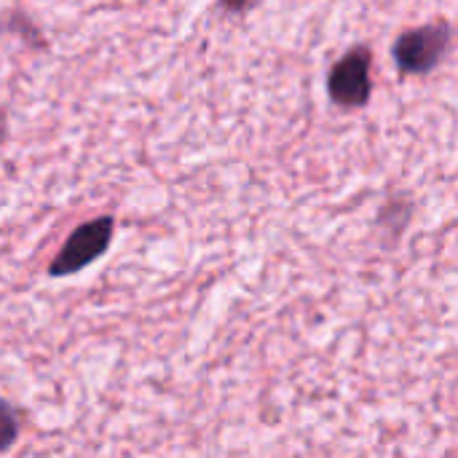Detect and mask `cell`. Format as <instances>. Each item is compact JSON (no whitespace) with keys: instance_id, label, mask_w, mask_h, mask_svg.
I'll use <instances>...</instances> for the list:
<instances>
[{"instance_id":"cell-1","label":"cell","mask_w":458,"mask_h":458,"mask_svg":"<svg viewBox=\"0 0 458 458\" xmlns=\"http://www.w3.org/2000/svg\"><path fill=\"white\" fill-rule=\"evenodd\" d=\"M451 38L454 32L448 21L413 27L394 40L392 56L405 75H427L445 59L451 48Z\"/></svg>"},{"instance_id":"cell-2","label":"cell","mask_w":458,"mask_h":458,"mask_svg":"<svg viewBox=\"0 0 458 458\" xmlns=\"http://www.w3.org/2000/svg\"><path fill=\"white\" fill-rule=\"evenodd\" d=\"M115 233V220L110 215L97 217V220H86L83 225H78L62 244L59 255L48 263V276H72L83 268H89L91 263H97Z\"/></svg>"},{"instance_id":"cell-3","label":"cell","mask_w":458,"mask_h":458,"mask_svg":"<svg viewBox=\"0 0 458 458\" xmlns=\"http://www.w3.org/2000/svg\"><path fill=\"white\" fill-rule=\"evenodd\" d=\"M373 54L368 46L349 48L327 72V94L338 107H365L373 94Z\"/></svg>"},{"instance_id":"cell-4","label":"cell","mask_w":458,"mask_h":458,"mask_svg":"<svg viewBox=\"0 0 458 458\" xmlns=\"http://www.w3.org/2000/svg\"><path fill=\"white\" fill-rule=\"evenodd\" d=\"M19 429H21L19 413L13 411V405L0 400V454L13 448V443L19 440Z\"/></svg>"},{"instance_id":"cell-5","label":"cell","mask_w":458,"mask_h":458,"mask_svg":"<svg viewBox=\"0 0 458 458\" xmlns=\"http://www.w3.org/2000/svg\"><path fill=\"white\" fill-rule=\"evenodd\" d=\"M258 3H260V0H217L220 11H225V13H247V11H252Z\"/></svg>"},{"instance_id":"cell-6","label":"cell","mask_w":458,"mask_h":458,"mask_svg":"<svg viewBox=\"0 0 458 458\" xmlns=\"http://www.w3.org/2000/svg\"><path fill=\"white\" fill-rule=\"evenodd\" d=\"M5 137V118H3V113H0V140Z\"/></svg>"}]
</instances>
